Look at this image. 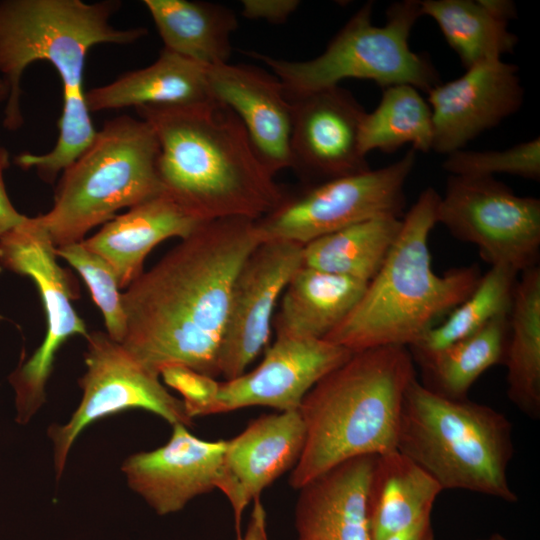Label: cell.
I'll list each match as a JSON object with an SVG mask.
<instances>
[{"mask_svg":"<svg viewBox=\"0 0 540 540\" xmlns=\"http://www.w3.org/2000/svg\"><path fill=\"white\" fill-rule=\"evenodd\" d=\"M481 5L494 17L507 22L517 15L516 6L509 0H479Z\"/></svg>","mask_w":540,"mask_h":540,"instance_id":"74e56055","label":"cell"},{"mask_svg":"<svg viewBox=\"0 0 540 540\" xmlns=\"http://www.w3.org/2000/svg\"><path fill=\"white\" fill-rule=\"evenodd\" d=\"M299 5L298 0H244L242 15L248 19L281 24L286 22Z\"/></svg>","mask_w":540,"mask_h":540,"instance_id":"836d02e7","label":"cell"},{"mask_svg":"<svg viewBox=\"0 0 540 540\" xmlns=\"http://www.w3.org/2000/svg\"><path fill=\"white\" fill-rule=\"evenodd\" d=\"M9 97V87L0 77V105H4Z\"/></svg>","mask_w":540,"mask_h":540,"instance_id":"f35d334b","label":"cell"},{"mask_svg":"<svg viewBox=\"0 0 540 540\" xmlns=\"http://www.w3.org/2000/svg\"><path fill=\"white\" fill-rule=\"evenodd\" d=\"M121 4L116 0H0V77L9 87L3 127L16 132L24 124L22 77L33 62H49L62 83L56 144L44 154L23 152L15 157L19 168L34 170L43 182L54 183L96 136L84 89L89 50L99 44H133L147 34L145 27L122 29L111 23Z\"/></svg>","mask_w":540,"mask_h":540,"instance_id":"7a4b0ae2","label":"cell"},{"mask_svg":"<svg viewBox=\"0 0 540 540\" xmlns=\"http://www.w3.org/2000/svg\"><path fill=\"white\" fill-rule=\"evenodd\" d=\"M86 340V371L79 379L81 401L65 424L54 423L48 428L57 479L79 434L98 419L127 409H144L171 425L189 427L193 423L182 399L173 396L160 376L143 366L121 343L101 331L88 333Z\"/></svg>","mask_w":540,"mask_h":540,"instance_id":"7c38bea8","label":"cell"},{"mask_svg":"<svg viewBox=\"0 0 540 540\" xmlns=\"http://www.w3.org/2000/svg\"><path fill=\"white\" fill-rule=\"evenodd\" d=\"M135 110L156 135L164 190L199 220L256 221L283 200L286 191L259 158L240 119L224 104L214 100Z\"/></svg>","mask_w":540,"mask_h":540,"instance_id":"3957f363","label":"cell"},{"mask_svg":"<svg viewBox=\"0 0 540 540\" xmlns=\"http://www.w3.org/2000/svg\"><path fill=\"white\" fill-rule=\"evenodd\" d=\"M440 195L424 189L402 218V226L383 265L368 282L348 315L323 339L357 352L415 343L442 315L475 289L477 265L434 272L429 236L437 224Z\"/></svg>","mask_w":540,"mask_h":540,"instance_id":"5b68a950","label":"cell"},{"mask_svg":"<svg viewBox=\"0 0 540 540\" xmlns=\"http://www.w3.org/2000/svg\"><path fill=\"white\" fill-rule=\"evenodd\" d=\"M421 14L438 25L448 45L467 69L487 60L501 59L513 53L518 37L511 33L507 22L491 15L473 0L420 1Z\"/></svg>","mask_w":540,"mask_h":540,"instance_id":"f1b7e54d","label":"cell"},{"mask_svg":"<svg viewBox=\"0 0 540 540\" xmlns=\"http://www.w3.org/2000/svg\"><path fill=\"white\" fill-rule=\"evenodd\" d=\"M90 113L144 106H193L214 101L206 67L162 49L150 65L86 91Z\"/></svg>","mask_w":540,"mask_h":540,"instance_id":"7402d4cb","label":"cell"},{"mask_svg":"<svg viewBox=\"0 0 540 540\" xmlns=\"http://www.w3.org/2000/svg\"><path fill=\"white\" fill-rule=\"evenodd\" d=\"M253 509L244 535L238 534L236 540H268L267 517L261 498L254 499Z\"/></svg>","mask_w":540,"mask_h":540,"instance_id":"d590c367","label":"cell"},{"mask_svg":"<svg viewBox=\"0 0 540 540\" xmlns=\"http://www.w3.org/2000/svg\"><path fill=\"white\" fill-rule=\"evenodd\" d=\"M224 450L225 440H202L185 425L174 424L165 445L130 455L122 472L135 493L157 514L167 515L217 489Z\"/></svg>","mask_w":540,"mask_h":540,"instance_id":"e0dca14e","label":"cell"},{"mask_svg":"<svg viewBox=\"0 0 540 540\" xmlns=\"http://www.w3.org/2000/svg\"><path fill=\"white\" fill-rule=\"evenodd\" d=\"M10 164V154L0 143V237L18 225L25 217L14 207L6 190L4 174Z\"/></svg>","mask_w":540,"mask_h":540,"instance_id":"e575fe53","label":"cell"},{"mask_svg":"<svg viewBox=\"0 0 540 540\" xmlns=\"http://www.w3.org/2000/svg\"><path fill=\"white\" fill-rule=\"evenodd\" d=\"M305 439L306 428L298 409L262 415L236 437L225 440L217 489L231 504L237 535L241 534L245 508L294 468Z\"/></svg>","mask_w":540,"mask_h":540,"instance_id":"ac0fdd59","label":"cell"},{"mask_svg":"<svg viewBox=\"0 0 540 540\" xmlns=\"http://www.w3.org/2000/svg\"><path fill=\"white\" fill-rule=\"evenodd\" d=\"M385 540H435L431 516H426Z\"/></svg>","mask_w":540,"mask_h":540,"instance_id":"8d00e7d4","label":"cell"},{"mask_svg":"<svg viewBox=\"0 0 540 540\" xmlns=\"http://www.w3.org/2000/svg\"><path fill=\"white\" fill-rule=\"evenodd\" d=\"M431 108L413 86L401 84L383 88L378 106L365 113L360 127L364 155L372 150L395 152L405 144L415 151L432 148Z\"/></svg>","mask_w":540,"mask_h":540,"instance_id":"4dcf8cb0","label":"cell"},{"mask_svg":"<svg viewBox=\"0 0 540 540\" xmlns=\"http://www.w3.org/2000/svg\"><path fill=\"white\" fill-rule=\"evenodd\" d=\"M414 364L408 347L369 348L354 352L311 388L299 407L306 439L291 470L292 488L349 459L397 449Z\"/></svg>","mask_w":540,"mask_h":540,"instance_id":"277c9868","label":"cell"},{"mask_svg":"<svg viewBox=\"0 0 540 540\" xmlns=\"http://www.w3.org/2000/svg\"><path fill=\"white\" fill-rule=\"evenodd\" d=\"M158 141L141 118L106 121L89 147L59 176L52 208L41 219L55 247L78 243L94 227L164 191Z\"/></svg>","mask_w":540,"mask_h":540,"instance_id":"52a82bcc","label":"cell"},{"mask_svg":"<svg viewBox=\"0 0 540 540\" xmlns=\"http://www.w3.org/2000/svg\"><path fill=\"white\" fill-rule=\"evenodd\" d=\"M415 162L416 151L411 148L380 169L308 184L296 194L285 193L275 209L255 221L260 241L304 246L368 219L401 218L406 204L404 187Z\"/></svg>","mask_w":540,"mask_h":540,"instance_id":"30bf717a","label":"cell"},{"mask_svg":"<svg viewBox=\"0 0 540 540\" xmlns=\"http://www.w3.org/2000/svg\"><path fill=\"white\" fill-rule=\"evenodd\" d=\"M164 44L163 49L205 67L229 62L235 14L215 3L190 0H144Z\"/></svg>","mask_w":540,"mask_h":540,"instance_id":"cb8c5ba5","label":"cell"},{"mask_svg":"<svg viewBox=\"0 0 540 540\" xmlns=\"http://www.w3.org/2000/svg\"><path fill=\"white\" fill-rule=\"evenodd\" d=\"M508 317L498 316L472 335L418 362L421 383L441 396L467 399L470 388L486 370L504 363Z\"/></svg>","mask_w":540,"mask_h":540,"instance_id":"83f0119b","label":"cell"},{"mask_svg":"<svg viewBox=\"0 0 540 540\" xmlns=\"http://www.w3.org/2000/svg\"><path fill=\"white\" fill-rule=\"evenodd\" d=\"M0 265L34 281L46 314L42 344L9 377L15 391L16 421L27 424L46 401V384L58 350L70 337L86 338L89 332L72 305L79 291L70 273L58 264L56 247L40 215L25 216L0 237Z\"/></svg>","mask_w":540,"mask_h":540,"instance_id":"9c48e42d","label":"cell"},{"mask_svg":"<svg viewBox=\"0 0 540 540\" xmlns=\"http://www.w3.org/2000/svg\"><path fill=\"white\" fill-rule=\"evenodd\" d=\"M215 100L240 119L266 168L275 176L290 168L292 107L275 75L248 64L206 67Z\"/></svg>","mask_w":540,"mask_h":540,"instance_id":"d6986e66","label":"cell"},{"mask_svg":"<svg viewBox=\"0 0 540 540\" xmlns=\"http://www.w3.org/2000/svg\"><path fill=\"white\" fill-rule=\"evenodd\" d=\"M376 457L344 461L299 489L296 540H372L369 492Z\"/></svg>","mask_w":540,"mask_h":540,"instance_id":"ffe728a7","label":"cell"},{"mask_svg":"<svg viewBox=\"0 0 540 540\" xmlns=\"http://www.w3.org/2000/svg\"><path fill=\"white\" fill-rule=\"evenodd\" d=\"M442 491L431 475L397 449L377 455L369 492L372 540H385L431 516Z\"/></svg>","mask_w":540,"mask_h":540,"instance_id":"d4e9b609","label":"cell"},{"mask_svg":"<svg viewBox=\"0 0 540 540\" xmlns=\"http://www.w3.org/2000/svg\"><path fill=\"white\" fill-rule=\"evenodd\" d=\"M477 540H509V539H507L505 536H503L500 533H493V534H491L490 536H488L486 538H481V539H477Z\"/></svg>","mask_w":540,"mask_h":540,"instance_id":"ab89813d","label":"cell"},{"mask_svg":"<svg viewBox=\"0 0 540 540\" xmlns=\"http://www.w3.org/2000/svg\"><path fill=\"white\" fill-rule=\"evenodd\" d=\"M56 255L80 273L103 314L106 333L114 341L122 343L127 330V317L118 279L112 267L82 241L56 247Z\"/></svg>","mask_w":540,"mask_h":540,"instance_id":"1f68e13d","label":"cell"},{"mask_svg":"<svg viewBox=\"0 0 540 540\" xmlns=\"http://www.w3.org/2000/svg\"><path fill=\"white\" fill-rule=\"evenodd\" d=\"M436 222L456 239L475 245L490 266L521 273L540 253V200L519 196L494 176L450 175Z\"/></svg>","mask_w":540,"mask_h":540,"instance_id":"8fae6325","label":"cell"},{"mask_svg":"<svg viewBox=\"0 0 540 540\" xmlns=\"http://www.w3.org/2000/svg\"><path fill=\"white\" fill-rule=\"evenodd\" d=\"M260 242L250 219L202 223L122 293L121 344L158 376L181 365L216 378L234 281Z\"/></svg>","mask_w":540,"mask_h":540,"instance_id":"6da1fadb","label":"cell"},{"mask_svg":"<svg viewBox=\"0 0 540 540\" xmlns=\"http://www.w3.org/2000/svg\"><path fill=\"white\" fill-rule=\"evenodd\" d=\"M442 167L450 175L493 177L494 174H509L538 181L540 140L537 137L500 151L456 150L447 155Z\"/></svg>","mask_w":540,"mask_h":540,"instance_id":"d6a6232c","label":"cell"},{"mask_svg":"<svg viewBox=\"0 0 540 540\" xmlns=\"http://www.w3.org/2000/svg\"><path fill=\"white\" fill-rule=\"evenodd\" d=\"M373 3H365L331 39L317 57L289 61L257 52L280 81L289 102L344 79L372 80L382 88L406 84L428 93L441 83L429 57L409 47L411 30L422 16L420 1L392 3L386 23L372 24Z\"/></svg>","mask_w":540,"mask_h":540,"instance_id":"ba28073f","label":"cell"},{"mask_svg":"<svg viewBox=\"0 0 540 540\" xmlns=\"http://www.w3.org/2000/svg\"><path fill=\"white\" fill-rule=\"evenodd\" d=\"M202 223L164 190L116 215L82 242L109 263L121 289L144 272V260L155 246L172 237L186 238Z\"/></svg>","mask_w":540,"mask_h":540,"instance_id":"44dd1931","label":"cell"},{"mask_svg":"<svg viewBox=\"0 0 540 540\" xmlns=\"http://www.w3.org/2000/svg\"><path fill=\"white\" fill-rule=\"evenodd\" d=\"M509 312L504 358L507 395L526 416L540 417V268L522 271Z\"/></svg>","mask_w":540,"mask_h":540,"instance_id":"484cf974","label":"cell"},{"mask_svg":"<svg viewBox=\"0 0 540 540\" xmlns=\"http://www.w3.org/2000/svg\"><path fill=\"white\" fill-rule=\"evenodd\" d=\"M290 103V168L308 184L371 169L360 147L366 111L350 91L338 85Z\"/></svg>","mask_w":540,"mask_h":540,"instance_id":"9a60e30c","label":"cell"},{"mask_svg":"<svg viewBox=\"0 0 540 540\" xmlns=\"http://www.w3.org/2000/svg\"><path fill=\"white\" fill-rule=\"evenodd\" d=\"M302 250L292 242L263 241L241 266L218 353L225 380L245 373L267 345L278 300L302 266Z\"/></svg>","mask_w":540,"mask_h":540,"instance_id":"5bb4252c","label":"cell"},{"mask_svg":"<svg viewBox=\"0 0 540 540\" xmlns=\"http://www.w3.org/2000/svg\"><path fill=\"white\" fill-rule=\"evenodd\" d=\"M397 450L443 490L518 501L507 475L514 455L512 424L488 405L441 396L415 378L405 393Z\"/></svg>","mask_w":540,"mask_h":540,"instance_id":"8992f818","label":"cell"},{"mask_svg":"<svg viewBox=\"0 0 540 540\" xmlns=\"http://www.w3.org/2000/svg\"><path fill=\"white\" fill-rule=\"evenodd\" d=\"M353 353L324 339L276 337L255 369L223 382L212 378L187 412L193 418L252 406L298 410L311 388Z\"/></svg>","mask_w":540,"mask_h":540,"instance_id":"4fadbf2b","label":"cell"},{"mask_svg":"<svg viewBox=\"0 0 540 540\" xmlns=\"http://www.w3.org/2000/svg\"><path fill=\"white\" fill-rule=\"evenodd\" d=\"M368 282L301 266L274 314L276 337L323 339L357 304Z\"/></svg>","mask_w":540,"mask_h":540,"instance_id":"603a6c76","label":"cell"},{"mask_svg":"<svg viewBox=\"0 0 540 540\" xmlns=\"http://www.w3.org/2000/svg\"><path fill=\"white\" fill-rule=\"evenodd\" d=\"M402 226V218L368 219L303 246L302 265L369 282L388 256Z\"/></svg>","mask_w":540,"mask_h":540,"instance_id":"4316f807","label":"cell"},{"mask_svg":"<svg viewBox=\"0 0 540 540\" xmlns=\"http://www.w3.org/2000/svg\"><path fill=\"white\" fill-rule=\"evenodd\" d=\"M427 94L431 150L448 155L516 113L524 91L518 67L493 59L467 68L459 78L441 82Z\"/></svg>","mask_w":540,"mask_h":540,"instance_id":"2e32d148","label":"cell"},{"mask_svg":"<svg viewBox=\"0 0 540 540\" xmlns=\"http://www.w3.org/2000/svg\"><path fill=\"white\" fill-rule=\"evenodd\" d=\"M519 274L508 266H491L444 322L433 325L408 347L414 363L472 335L494 318L509 314Z\"/></svg>","mask_w":540,"mask_h":540,"instance_id":"f546056e","label":"cell"}]
</instances>
